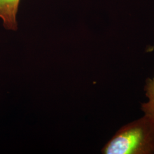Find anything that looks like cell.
I'll list each match as a JSON object with an SVG mask.
<instances>
[{
	"label": "cell",
	"instance_id": "obj_1",
	"mask_svg": "<svg viewBox=\"0 0 154 154\" xmlns=\"http://www.w3.org/2000/svg\"><path fill=\"white\" fill-rule=\"evenodd\" d=\"M102 153L154 154V118L144 115L122 127L106 144Z\"/></svg>",
	"mask_w": 154,
	"mask_h": 154
},
{
	"label": "cell",
	"instance_id": "obj_2",
	"mask_svg": "<svg viewBox=\"0 0 154 154\" xmlns=\"http://www.w3.org/2000/svg\"><path fill=\"white\" fill-rule=\"evenodd\" d=\"M21 0H0V18L7 30L16 31L18 28L17 14Z\"/></svg>",
	"mask_w": 154,
	"mask_h": 154
},
{
	"label": "cell",
	"instance_id": "obj_3",
	"mask_svg": "<svg viewBox=\"0 0 154 154\" xmlns=\"http://www.w3.org/2000/svg\"><path fill=\"white\" fill-rule=\"evenodd\" d=\"M144 90L149 101L142 105V110L144 112V115L154 118V77L146 80Z\"/></svg>",
	"mask_w": 154,
	"mask_h": 154
}]
</instances>
